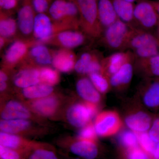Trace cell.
<instances>
[{"label": "cell", "mask_w": 159, "mask_h": 159, "mask_svg": "<svg viewBox=\"0 0 159 159\" xmlns=\"http://www.w3.org/2000/svg\"><path fill=\"white\" fill-rule=\"evenodd\" d=\"M53 90L52 86L41 82L23 89L22 93L26 98L39 99L49 96Z\"/></svg>", "instance_id": "27"}, {"label": "cell", "mask_w": 159, "mask_h": 159, "mask_svg": "<svg viewBox=\"0 0 159 159\" xmlns=\"http://www.w3.org/2000/svg\"><path fill=\"white\" fill-rule=\"evenodd\" d=\"M97 1L99 21L104 30L119 19L111 0Z\"/></svg>", "instance_id": "18"}, {"label": "cell", "mask_w": 159, "mask_h": 159, "mask_svg": "<svg viewBox=\"0 0 159 159\" xmlns=\"http://www.w3.org/2000/svg\"><path fill=\"white\" fill-rule=\"evenodd\" d=\"M20 142V138L17 136L4 132L0 133V143L4 147L15 149L19 147Z\"/></svg>", "instance_id": "36"}, {"label": "cell", "mask_w": 159, "mask_h": 159, "mask_svg": "<svg viewBox=\"0 0 159 159\" xmlns=\"http://www.w3.org/2000/svg\"><path fill=\"white\" fill-rule=\"evenodd\" d=\"M77 59L76 55L70 49L61 48L52 52V64L60 72H70L74 69Z\"/></svg>", "instance_id": "13"}, {"label": "cell", "mask_w": 159, "mask_h": 159, "mask_svg": "<svg viewBox=\"0 0 159 159\" xmlns=\"http://www.w3.org/2000/svg\"><path fill=\"white\" fill-rule=\"evenodd\" d=\"M79 10L80 30L91 39L100 38L104 31L98 16L97 0H74Z\"/></svg>", "instance_id": "1"}, {"label": "cell", "mask_w": 159, "mask_h": 159, "mask_svg": "<svg viewBox=\"0 0 159 159\" xmlns=\"http://www.w3.org/2000/svg\"><path fill=\"white\" fill-rule=\"evenodd\" d=\"M7 84L6 81H0V90L1 92L5 91L7 88Z\"/></svg>", "instance_id": "46"}, {"label": "cell", "mask_w": 159, "mask_h": 159, "mask_svg": "<svg viewBox=\"0 0 159 159\" xmlns=\"http://www.w3.org/2000/svg\"><path fill=\"white\" fill-rule=\"evenodd\" d=\"M103 59L97 53L84 52L77 59L74 70L81 74L102 73Z\"/></svg>", "instance_id": "11"}, {"label": "cell", "mask_w": 159, "mask_h": 159, "mask_svg": "<svg viewBox=\"0 0 159 159\" xmlns=\"http://www.w3.org/2000/svg\"><path fill=\"white\" fill-rule=\"evenodd\" d=\"M125 63L119 70L110 78L111 86L116 89L122 88L129 84L133 76V61Z\"/></svg>", "instance_id": "20"}, {"label": "cell", "mask_w": 159, "mask_h": 159, "mask_svg": "<svg viewBox=\"0 0 159 159\" xmlns=\"http://www.w3.org/2000/svg\"><path fill=\"white\" fill-rule=\"evenodd\" d=\"M131 28V26L124 22L117 20L104 29L101 37L102 43L110 50L122 51L126 49Z\"/></svg>", "instance_id": "3"}, {"label": "cell", "mask_w": 159, "mask_h": 159, "mask_svg": "<svg viewBox=\"0 0 159 159\" xmlns=\"http://www.w3.org/2000/svg\"><path fill=\"white\" fill-rule=\"evenodd\" d=\"M159 26H158V37H159Z\"/></svg>", "instance_id": "50"}, {"label": "cell", "mask_w": 159, "mask_h": 159, "mask_svg": "<svg viewBox=\"0 0 159 159\" xmlns=\"http://www.w3.org/2000/svg\"><path fill=\"white\" fill-rule=\"evenodd\" d=\"M29 111L17 101H9L6 104L2 113V118L4 120L26 119L30 117Z\"/></svg>", "instance_id": "23"}, {"label": "cell", "mask_w": 159, "mask_h": 159, "mask_svg": "<svg viewBox=\"0 0 159 159\" xmlns=\"http://www.w3.org/2000/svg\"><path fill=\"white\" fill-rule=\"evenodd\" d=\"M76 90L80 97L88 102L95 104L100 101V93L88 78H80L76 84Z\"/></svg>", "instance_id": "16"}, {"label": "cell", "mask_w": 159, "mask_h": 159, "mask_svg": "<svg viewBox=\"0 0 159 159\" xmlns=\"http://www.w3.org/2000/svg\"><path fill=\"white\" fill-rule=\"evenodd\" d=\"M13 82L16 87L23 89L39 83L40 70L33 67L23 69L15 75Z\"/></svg>", "instance_id": "17"}, {"label": "cell", "mask_w": 159, "mask_h": 159, "mask_svg": "<svg viewBox=\"0 0 159 159\" xmlns=\"http://www.w3.org/2000/svg\"><path fill=\"white\" fill-rule=\"evenodd\" d=\"M119 20L134 27V13L135 4L125 0H111Z\"/></svg>", "instance_id": "22"}, {"label": "cell", "mask_w": 159, "mask_h": 159, "mask_svg": "<svg viewBox=\"0 0 159 159\" xmlns=\"http://www.w3.org/2000/svg\"><path fill=\"white\" fill-rule=\"evenodd\" d=\"M30 123L26 119L4 120L0 122V128L4 132L16 133L26 129Z\"/></svg>", "instance_id": "29"}, {"label": "cell", "mask_w": 159, "mask_h": 159, "mask_svg": "<svg viewBox=\"0 0 159 159\" xmlns=\"http://www.w3.org/2000/svg\"><path fill=\"white\" fill-rule=\"evenodd\" d=\"M157 40V39L147 31L132 27L126 49H129L134 51Z\"/></svg>", "instance_id": "15"}, {"label": "cell", "mask_w": 159, "mask_h": 159, "mask_svg": "<svg viewBox=\"0 0 159 159\" xmlns=\"http://www.w3.org/2000/svg\"><path fill=\"white\" fill-rule=\"evenodd\" d=\"M18 29L17 20L12 15L0 11V36L11 40L16 35Z\"/></svg>", "instance_id": "25"}, {"label": "cell", "mask_w": 159, "mask_h": 159, "mask_svg": "<svg viewBox=\"0 0 159 159\" xmlns=\"http://www.w3.org/2000/svg\"><path fill=\"white\" fill-rule=\"evenodd\" d=\"M26 59L39 65H48L52 63V52L44 44L39 43L30 49Z\"/></svg>", "instance_id": "19"}, {"label": "cell", "mask_w": 159, "mask_h": 159, "mask_svg": "<svg viewBox=\"0 0 159 159\" xmlns=\"http://www.w3.org/2000/svg\"><path fill=\"white\" fill-rule=\"evenodd\" d=\"M39 70L42 83L52 86L56 84L59 81V74L56 70L48 67L42 68Z\"/></svg>", "instance_id": "33"}, {"label": "cell", "mask_w": 159, "mask_h": 159, "mask_svg": "<svg viewBox=\"0 0 159 159\" xmlns=\"http://www.w3.org/2000/svg\"><path fill=\"white\" fill-rule=\"evenodd\" d=\"M90 80L97 90L101 93H105L111 86L110 78L101 73H93L89 75Z\"/></svg>", "instance_id": "32"}, {"label": "cell", "mask_w": 159, "mask_h": 159, "mask_svg": "<svg viewBox=\"0 0 159 159\" xmlns=\"http://www.w3.org/2000/svg\"><path fill=\"white\" fill-rule=\"evenodd\" d=\"M0 156L2 159H19L20 155L12 148L0 145Z\"/></svg>", "instance_id": "40"}, {"label": "cell", "mask_w": 159, "mask_h": 159, "mask_svg": "<svg viewBox=\"0 0 159 159\" xmlns=\"http://www.w3.org/2000/svg\"><path fill=\"white\" fill-rule=\"evenodd\" d=\"M158 40L152 42L134 51L135 59H144L155 56L159 54Z\"/></svg>", "instance_id": "30"}, {"label": "cell", "mask_w": 159, "mask_h": 159, "mask_svg": "<svg viewBox=\"0 0 159 159\" xmlns=\"http://www.w3.org/2000/svg\"><path fill=\"white\" fill-rule=\"evenodd\" d=\"M152 3L159 16V2H152Z\"/></svg>", "instance_id": "47"}, {"label": "cell", "mask_w": 159, "mask_h": 159, "mask_svg": "<svg viewBox=\"0 0 159 159\" xmlns=\"http://www.w3.org/2000/svg\"><path fill=\"white\" fill-rule=\"evenodd\" d=\"M119 115L115 111H108L99 114L95 122V130L97 135L109 137L117 133L122 126Z\"/></svg>", "instance_id": "7"}, {"label": "cell", "mask_w": 159, "mask_h": 159, "mask_svg": "<svg viewBox=\"0 0 159 159\" xmlns=\"http://www.w3.org/2000/svg\"><path fill=\"white\" fill-rule=\"evenodd\" d=\"M143 100L145 105L151 108L159 106V81H155L148 85L143 95Z\"/></svg>", "instance_id": "28"}, {"label": "cell", "mask_w": 159, "mask_h": 159, "mask_svg": "<svg viewBox=\"0 0 159 159\" xmlns=\"http://www.w3.org/2000/svg\"><path fill=\"white\" fill-rule=\"evenodd\" d=\"M134 60V55L130 51L116 52L102 60V73L110 78L125 63Z\"/></svg>", "instance_id": "12"}, {"label": "cell", "mask_w": 159, "mask_h": 159, "mask_svg": "<svg viewBox=\"0 0 159 159\" xmlns=\"http://www.w3.org/2000/svg\"><path fill=\"white\" fill-rule=\"evenodd\" d=\"M125 1L129 2L134 3L135 4V3L139 2H142V1H145V0H125Z\"/></svg>", "instance_id": "49"}, {"label": "cell", "mask_w": 159, "mask_h": 159, "mask_svg": "<svg viewBox=\"0 0 159 159\" xmlns=\"http://www.w3.org/2000/svg\"><path fill=\"white\" fill-rule=\"evenodd\" d=\"M70 30L66 27L54 22L48 13H36L33 26L34 38L41 43H45L55 34Z\"/></svg>", "instance_id": "4"}, {"label": "cell", "mask_w": 159, "mask_h": 159, "mask_svg": "<svg viewBox=\"0 0 159 159\" xmlns=\"http://www.w3.org/2000/svg\"><path fill=\"white\" fill-rule=\"evenodd\" d=\"M29 159H40V158L37 154L34 152V153L30 156Z\"/></svg>", "instance_id": "48"}, {"label": "cell", "mask_w": 159, "mask_h": 159, "mask_svg": "<svg viewBox=\"0 0 159 159\" xmlns=\"http://www.w3.org/2000/svg\"><path fill=\"white\" fill-rule=\"evenodd\" d=\"M17 13L19 31L25 37H30L33 34L34 18L36 14L32 0H21Z\"/></svg>", "instance_id": "10"}, {"label": "cell", "mask_w": 159, "mask_h": 159, "mask_svg": "<svg viewBox=\"0 0 159 159\" xmlns=\"http://www.w3.org/2000/svg\"><path fill=\"white\" fill-rule=\"evenodd\" d=\"M21 0H0V11L12 15L17 12Z\"/></svg>", "instance_id": "37"}, {"label": "cell", "mask_w": 159, "mask_h": 159, "mask_svg": "<svg viewBox=\"0 0 159 159\" xmlns=\"http://www.w3.org/2000/svg\"><path fill=\"white\" fill-rule=\"evenodd\" d=\"M137 134L139 139V146L152 157L157 143L152 140L147 132Z\"/></svg>", "instance_id": "34"}, {"label": "cell", "mask_w": 159, "mask_h": 159, "mask_svg": "<svg viewBox=\"0 0 159 159\" xmlns=\"http://www.w3.org/2000/svg\"><path fill=\"white\" fill-rule=\"evenodd\" d=\"M122 152V159H151V157L140 146Z\"/></svg>", "instance_id": "35"}, {"label": "cell", "mask_w": 159, "mask_h": 159, "mask_svg": "<svg viewBox=\"0 0 159 159\" xmlns=\"http://www.w3.org/2000/svg\"><path fill=\"white\" fill-rule=\"evenodd\" d=\"M54 0H32L36 13H48L50 6Z\"/></svg>", "instance_id": "39"}, {"label": "cell", "mask_w": 159, "mask_h": 159, "mask_svg": "<svg viewBox=\"0 0 159 159\" xmlns=\"http://www.w3.org/2000/svg\"><path fill=\"white\" fill-rule=\"evenodd\" d=\"M79 159V158H74V159Z\"/></svg>", "instance_id": "51"}, {"label": "cell", "mask_w": 159, "mask_h": 159, "mask_svg": "<svg viewBox=\"0 0 159 159\" xmlns=\"http://www.w3.org/2000/svg\"><path fill=\"white\" fill-rule=\"evenodd\" d=\"M57 105V99L55 97L50 96L38 99L32 104L35 111L45 116H48L54 113Z\"/></svg>", "instance_id": "26"}, {"label": "cell", "mask_w": 159, "mask_h": 159, "mask_svg": "<svg viewBox=\"0 0 159 159\" xmlns=\"http://www.w3.org/2000/svg\"><path fill=\"white\" fill-rule=\"evenodd\" d=\"M8 77L7 74L2 70L0 71V81H6L8 80Z\"/></svg>", "instance_id": "45"}, {"label": "cell", "mask_w": 159, "mask_h": 159, "mask_svg": "<svg viewBox=\"0 0 159 159\" xmlns=\"http://www.w3.org/2000/svg\"><path fill=\"white\" fill-rule=\"evenodd\" d=\"M134 27L146 31L153 28L159 23V16L152 2L148 0L135 4L134 13Z\"/></svg>", "instance_id": "5"}, {"label": "cell", "mask_w": 159, "mask_h": 159, "mask_svg": "<svg viewBox=\"0 0 159 159\" xmlns=\"http://www.w3.org/2000/svg\"><path fill=\"white\" fill-rule=\"evenodd\" d=\"M149 136L152 140L156 143L159 142V117L154 120L149 131Z\"/></svg>", "instance_id": "41"}, {"label": "cell", "mask_w": 159, "mask_h": 159, "mask_svg": "<svg viewBox=\"0 0 159 159\" xmlns=\"http://www.w3.org/2000/svg\"><path fill=\"white\" fill-rule=\"evenodd\" d=\"M48 14L54 22L70 30H80L79 10L74 0H54Z\"/></svg>", "instance_id": "2"}, {"label": "cell", "mask_w": 159, "mask_h": 159, "mask_svg": "<svg viewBox=\"0 0 159 159\" xmlns=\"http://www.w3.org/2000/svg\"><path fill=\"white\" fill-rule=\"evenodd\" d=\"M125 122L130 130L136 133L148 131L152 123L150 116L141 111H136L129 114L125 117Z\"/></svg>", "instance_id": "14"}, {"label": "cell", "mask_w": 159, "mask_h": 159, "mask_svg": "<svg viewBox=\"0 0 159 159\" xmlns=\"http://www.w3.org/2000/svg\"><path fill=\"white\" fill-rule=\"evenodd\" d=\"M135 60V68L141 74L159 77V53L149 58Z\"/></svg>", "instance_id": "24"}, {"label": "cell", "mask_w": 159, "mask_h": 159, "mask_svg": "<svg viewBox=\"0 0 159 159\" xmlns=\"http://www.w3.org/2000/svg\"><path fill=\"white\" fill-rule=\"evenodd\" d=\"M151 159H159V142L157 144L153 154L152 156Z\"/></svg>", "instance_id": "44"}, {"label": "cell", "mask_w": 159, "mask_h": 159, "mask_svg": "<svg viewBox=\"0 0 159 159\" xmlns=\"http://www.w3.org/2000/svg\"><path fill=\"white\" fill-rule=\"evenodd\" d=\"M40 43L35 39H20L14 41L6 50L3 62L6 66L12 67L25 60L30 49Z\"/></svg>", "instance_id": "6"}, {"label": "cell", "mask_w": 159, "mask_h": 159, "mask_svg": "<svg viewBox=\"0 0 159 159\" xmlns=\"http://www.w3.org/2000/svg\"><path fill=\"white\" fill-rule=\"evenodd\" d=\"M87 37L80 30H65L55 34L45 43L71 50L83 45Z\"/></svg>", "instance_id": "8"}, {"label": "cell", "mask_w": 159, "mask_h": 159, "mask_svg": "<svg viewBox=\"0 0 159 159\" xmlns=\"http://www.w3.org/2000/svg\"><path fill=\"white\" fill-rule=\"evenodd\" d=\"M96 112L97 108L93 103H77L69 109L67 118L73 126L83 128L87 125Z\"/></svg>", "instance_id": "9"}, {"label": "cell", "mask_w": 159, "mask_h": 159, "mask_svg": "<svg viewBox=\"0 0 159 159\" xmlns=\"http://www.w3.org/2000/svg\"><path fill=\"white\" fill-rule=\"evenodd\" d=\"M10 41H11V40L1 36L0 37V49H1V50L3 49V48L6 45V44L9 42H10Z\"/></svg>", "instance_id": "43"}, {"label": "cell", "mask_w": 159, "mask_h": 159, "mask_svg": "<svg viewBox=\"0 0 159 159\" xmlns=\"http://www.w3.org/2000/svg\"><path fill=\"white\" fill-rule=\"evenodd\" d=\"M72 153L85 159H95L98 155V146L94 141L79 140L71 145Z\"/></svg>", "instance_id": "21"}, {"label": "cell", "mask_w": 159, "mask_h": 159, "mask_svg": "<svg viewBox=\"0 0 159 159\" xmlns=\"http://www.w3.org/2000/svg\"><path fill=\"white\" fill-rule=\"evenodd\" d=\"M40 159H57L55 154L50 151L39 149L34 151Z\"/></svg>", "instance_id": "42"}, {"label": "cell", "mask_w": 159, "mask_h": 159, "mask_svg": "<svg viewBox=\"0 0 159 159\" xmlns=\"http://www.w3.org/2000/svg\"><path fill=\"white\" fill-rule=\"evenodd\" d=\"M97 134L95 126L90 124L83 127L78 133V137L79 140L94 141Z\"/></svg>", "instance_id": "38"}, {"label": "cell", "mask_w": 159, "mask_h": 159, "mask_svg": "<svg viewBox=\"0 0 159 159\" xmlns=\"http://www.w3.org/2000/svg\"><path fill=\"white\" fill-rule=\"evenodd\" d=\"M119 141L122 150H127L139 146V139L136 133L130 130L122 132L119 136Z\"/></svg>", "instance_id": "31"}]
</instances>
